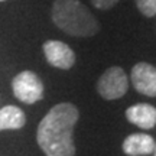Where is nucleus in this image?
<instances>
[{"label":"nucleus","instance_id":"20e7f679","mask_svg":"<svg viewBox=\"0 0 156 156\" xmlns=\"http://www.w3.org/2000/svg\"><path fill=\"white\" fill-rule=\"evenodd\" d=\"M129 90V80L126 73L120 67H112L106 69L97 83L98 94L106 100L122 98Z\"/></svg>","mask_w":156,"mask_h":156},{"label":"nucleus","instance_id":"9d476101","mask_svg":"<svg viewBox=\"0 0 156 156\" xmlns=\"http://www.w3.org/2000/svg\"><path fill=\"white\" fill-rule=\"evenodd\" d=\"M140 13L146 17H153L156 15V0H136Z\"/></svg>","mask_w":156,"mask_h":156},{"label":"nucleus","instance_id":"ddd939ff","mask_svg":"<svg viewBox=\"0 0 156 156\" xmlns=\"http://www.w3.org/2000/svg\"><path fill=\"white\" fill-rule=\"evenodd\" d=\"M0 2H5V0H0Z\"/></svg>","mask_w":156,"mask_h":156},{"label":"nucleus","instance_id":"f03ea898","mask_svg":"<svg viewBox=\"0 0 156 156\" xmlns=\"http://www.w3.org/2000/svg\"><path fill=\"white\" fill-rule=\"evenodd\" d=\"M51 15L52 22L71 36L87 38L100 30L94 15L80 0H55Z\"/></svg>","mask_w":156,"mask_h":156},{"label":"nucleus","instance_id":"423d86ee","mask_svg":"<svg viewBox=\"0 0 156 156\" xmlns=\"http://www.w3.org/2000/svg\"><path fill=\"white\" fill-rule=\"evenodd\" d=\"M132 83L140 94L156 97V68L147 62L136 64L132 68Z\"/></svg>","mask_w":156,"mask_h":156},{"label":"nucleus","instance_id":"f257e3e1","mask_svg":"<svg viewBox=\"0 0 156 156\" xmlns=\"http://www.w3.org/2000/svg\"><path fill=\"white\" fill-rule=\"evenodd\" d=\"M78 108L71 103H59L46 113L36 132L39 147L46 156H74V127L78 122Z\"/></svg>","mask_w":156,"mask_h":156},{"label":"nucleus","instance_id":"0eeeda50","mask_svg":"<svg viewBox=\"0 0 156 156\" xmlns=\"http://www.w3.org/2000/svg\"><path fill=\"white\" fill-rule=\"evenodd\" d=\"M126 119L143 130L153 129L156 126V107L147 103H137L126 110Z\"/></svg>","mask_w":156,"mask_h":156},{"label":"nucleus","instance_id":"39448f33","mask_svg":"<svg viewBox=\"0 0 156 156\" xmlns=\"http://www.w3.org/2000/svg\"><path fill=\"white\" fill-rule=\"evenodd\" d=\"M42 48L46 61L52 67L69 69L75 64V52L61 41H46Z\"/></svg>","mask_w":156,"mask_h":156},{"label":"nucleus","instance_id":"1a4fd4ad","mask_svg":"<svg viewBox=\"0 0 156 156\" xmlns=\"http://www.w3.org/2000/svg\"><path fill=\"white\" fill-rule=\"evenodd\" d=\"M26 123L23 110L16 106H5L0 108V132L2 130H17Z\"/></svg>","mask_w":156,"mask_h":156},{"label":"nucleus","instance_id":"f8f14e48","mask_svg":"<svg viewBox=\"0 0 156 156\" xmlns=\"http://www.w3.org/2000/svg\"><path fill=\"white\" fill-rule=\"evenodd\" d=\"M153 155L156 156V143H155V151H153Z\"/></svg>","mask_w":156,"mask_h":156},{"label":"nucleus","instance_id":"6e6552de","mask_svg":"<svg viewBox=\"0 0 156 156\" xmlns=\"http://www.w3.org/2000/svg\"><path fill=\"white\" fill-rule=\"evenodd\" d=\"M155 139L151 134L134 133L127 136L123 142V152L129 156H145L155 151Z\"/></svg>","mask_w":156,"mask_h":156},{"label":"nucleus","instance_id":"7ed1b4c3","mask_svg":"<svg viewBox=\"0 0 156 156\" xmlns=\"http://www.w3.org/2000/svg\"><path fill=\"white\" fill-rule=\"evenodd\" d=\"M13 94L25 104H34L44 97V84L32 71H22L12 81Z\"/></svg>","mask_w":156,"mask_h":156},{"label":"nucleus","instance_id":"9b49d317","mask_svg":"<svg viewBox=\"0 0 156 156\" xmlns=\"http://www.w3.org/2000/svg\"><path fill=\"white\" fill-rule=\"evenodd\" d=\"M117 2L119 0H91L93 6H95L100 10H108V9H112V7H114L117 5Z\"/></svg>","mask_w":156,"mask_h":156}]
</instances>
